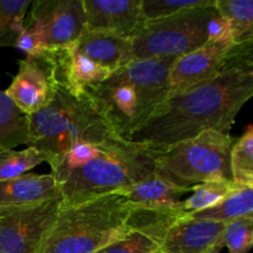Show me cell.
<instances>
[{"mask_svg": "<svg viewBox=\"0 0 253 253\" xmlns=\"http://www.w3.org/2000/svg\"><path fill=\"white\" fill-rule=\"evenodd\" d=\"M253 95V41L235 44L226 66L214 78L169 94L127 141L163 152L203 131L230 133Z\"/></svg>", "mask_w": 253, "mask_h": 253, "instance_id": "6da1fadb", "label": "cell"}, {"mask_svg": "<svg viewBox=\"0 0 253 253\" xmlns=\"http://www.w3.org/2000/svg\"><path fill=\"white\" fill-rule=\"evenodd\" d=\"M177 58L135 59L84 91L118 136L127 140L168 96V77Z\"/></svg>", "mask_w": 253, "mask_h": 253, "instance_id": "7a4b0ae2", "label": "cell"}, {"mask_svg": "<svg viewBox=\"0 0 253 253\" xmlns=\"http://www.w3.org/2000/svg\"><path fill=\"white\" fill-rule=\"evenodd\" d=\"M161 153L124 138L103 143L82 165L52 174L63 204H78L119 193L156 175Z\"/></svg>", "mask_w": 253, "mask_h": 253, "instance_id": "3957f363", "label": "cell"}, {"mask_svg": "<svg viewBox=\"0 0 253 253\" xmlns=\"http://www.w3.org/2000/svg\"><path fill=\"white\" fill-rule=\"evenodd\" d=\"M27 146L47 156L53 168L66 153L81 143L100 145L120 138L85 91L61 86L52 103L29 116Z\"/></svg>", "mask_w": 253, "mask_h": 253, "instance_id": "277c9868", "label": "cell"}, {"mask_svg": "<svg viewBox=\"0 0 253 253\" xmlns=\"http://www.w3.org/2000/svg\"><path fill=\"white\" fill-rule=\"evenodd\" d=\"M133 205L118 193L63 204L40 253H95L126 234Z\"/></svg>", "mask_w": 253, "mask_h": 253, "instance_id": "5b68a950", "label": "cell"}, {"mask_svg": "<svg viewBox=\"0 0 253 253\" xmlns=\"http://www.w3.org/2000/svg\"><path fill=\"white\" fill-rule=\"evenodd\" d=\"M225 35H231L229 24L214 5L147 21L131 39V46L135 59L180 57Z\"/></svg>", "mask_w": 253, "mask_h": 253, "instance_id": "8992f818", "label": "cell"}, {"mask_svg": "<svg viewBox=\"0 0 253 253\" xmlns=\"http://www.w3.org/2000/svg\"><path fill=\"white\" fill-rule=\"evenodd\" d=\"M230 133L203 131L161 153L156 175L180 188H192L210 180H232Z\"/></svg>", "mask_w": 253, "mask_h": 253, "instance_id": "52a82bcc", "label": "cell"}, {"mask_svg": "<svg viewBox=\"0 0 253 253\" xmlns=\"http://www.w3.org/2000/svg\"><path fill=\"white\" fill-rule=\"evenodd\" d=\"M61 86L69 89L68 46L44 47L26 54L5 93L30 116L48 106Z\"/></svg>", "mask_w": 253, "mask_h": 253, "instance_id": "ba28073f", "label": "cell"}, {"mask_svg": "<svg viewBox=\"0 0 253 253\" xmlns=\"http://www.w3.org/2000/svg\"><path fill=\"white\" fill-rule=\"evenodd\" d=\"M62 198L24 207L0 208V253H40Z\"/></svg>", "mask_w": 253, "mask_h": 253, "instance_id": "9c48e42d", "label": "cell"}, {"mask_svg": "<svg viewBox=\"0 0 253 253\" xmlns=\"http://www.w3.org/2000/svg\"><path fill=\"white\" fill-rule=\"evenodd\" d=\"M25 24L40 32L44 47L69 46L85 30L83 0L32 1Z\"/></svg>", "mask_w": 253, "mask_h": 253, "instance_id": "30bf717a", "label": "cell"}, {"mask_svg": "<svg viewBox=\"0 0 253 253\" xmlns=\"http://www.w3.org/2000/svg\"><path fill=\"white\" fill-rule=\"evenodd\" d=\"M183 217L185 214L179 209V204L170 209L133 205L126 234L95 253H158L168 229Z\"/></svg>", "mask_w": 253, "mask_h": 253, "instance_id": "8fae6325", "label": "cell"}, {"mask_svg": "<svg viewBox=\"0 0 253 253\" xmlns=\"http://www.w3.org/2000/svg\"><path fill=\"white\" fill-rule=\"evenodd\" d=\"M231 35L210 39L195 51L178 57L168 77V95L216 77L226 66L235 48Z\"/></svg>", "mask_w": 253, "mask_h": 253, "instance_id": "7c38bea8", "label": "cell"}, {"mask_svg": "<svg viewBox=\"0 0 253 253\" xmlns=\"http://www.w3.org/2000/svg\"><path fill=\"white\" fill-rule=\"evenodd\" d=\"M85 29L132 39L145 26L141 0H83Z\"/></svg>", "mask_w": 253, "mask_h": 253, "instance_id": "4fadbf2b", "label": "cell"}, {"mask_svg": "<svg viewBox=\"0 0 253 253\" xmlns=\"http://www.w3.org/2000/svg\"><path fill=\"white\" fill-rule=\"evenodd\" d=\"M225 222L180 219L168 229L162 253H219L224 247Z\"/></svg>", "mask_w": 253, "mask_h": 253, "instance_id": "5bb4252c", "label": "cell"}, {"mask_svg": "<svg viewBox=\"0 0 253 253\" xmlns=\"http://www.w3.org/2000/svg\"><path fill=\"white\" fill-rule=\"evenodd\" d=\"M72 44L79 53L110 72L135 61L131 40L111 32L85 29Z\"/></svg>", "mask_w": 253, "mask_h": 253, "instance_id": "9a60e30c", "label": "cell"}, {"mask_svg": "<svg viewBox=\"0 0 253 253\" xmlns=\"http://www.w3.org/2000/svg\"><path fill=\"white\" fill-rule=\"evenodd\" d=\"M61 198L53 175L24 174L0 180V208L24 207Z\"/></svg>", "mask_w": 253, "mask_h": 253, "instance_id": "2e32d148", "label": "cell"}, {"mask_svg": "<svg viewBox=\"0 0 253 253\" xmlns=\"http://www.w3.org/2000/svg\"><path fill=\"white\" fill-rule=\"evenodd\" d=\"M192 188H180L157 175L119 192L135 207L147 209H170L179 204L180 198Z\"/></svg>", "mask_w": 253, "mask_h": 253, "instance_id": "e0dca14e", "label": "cell"}, {"mask_svg": "<svg viewBox=\"0 0 253 253\" xmlns=\"http://www.w3.org/2000/svg\"><path fill=\"white\" fill-rule=\"evenodd\" d=\"M253 215V187L237 185L232 192L200 211L189 212L185 219L209 220V221L230 222L232 220Z\"/></svg>", "mask_w": 253, "mask_h": 253, "instance_id": "ac0fdd59", "label": "cell"}, {"mask_svg": "<svg viewBox=\"0 0 253 253\" xmlns=\"http://www.w3.org/2000/svg\"><path fill=\"white\" fill-rule=\"evenodd\" d=\"M29 115L0 89V155L29 142Z\"/></svg>", "mask_w": 253, "mask_h": 253, "instance_id": "d6986e66", "label": "cell"}, {"mask_svg": "<svg viewBox=\"0 0 253 253\" xmlns=\"http://www.w3.org/2000/svg\"><path fill=\"white\" fill-rule=\"evenodd\" d=\"M215 9L229 24L235 43L253 41V0H215Z\"/></svg>", "mask_w": 253, "mask_h": 253, "instance_id": "ffe728a7", "label": "cell"}, {"mask_svg": "<svg viewBox=\"0 0 253 253\" xmlns=\"http://www.w3.org/2000/svg\"><path fill=\"white\" fill-rule=\"evenodd\" d=\"M232 182L253 187V127L247 126L244 135L232 145L230 153Z\"/></svg>", "mask_w": 253, "mask_h": 253, "instance_id": "44dd1931", "label": "cell"}, {"mask_svg": "<svg viewBox=\"0 0 253 253\" xmlns=\"http://www.w3.org/2000/svg\"><path fill=\"white\" fill-rule=\"evenodd\" d=\"M31 0H0V47H15Z\"/></svg>", "mask_w": 253, "mask_h": 253, "instance_id": "7402d4cb", "label": "cell"}, {"mask_svg": "<svg viewBox=\"0 0 253 253\" xmlns=\"http://www.w3.org/2000/svg\"><path fill=\"white\" fill-rule=\"evenodd\" d=\"M237 185L239 184L232 180H210L200 183L193 187L192 197L179 203V209L185 215L207 209L232 192Z\"/></svg>", "mask_w": 253, "mask_h": 253, "instance_id": "603a6c76", "label": "cell"}, {"mask_svg": "<svg viewBox=\"0 0 253 253\" xmlns=\"http://www.w3.org/2000/svg\"><path fill=\"white\" fill-rule=\"evenodd\" d=\"M43 162H47V156L35 147L29 146L21 151H6L0 155V180L21 177Z\"/></svg>", "mask_w": 253, "mask_h": 253, "instance_id": "cb8c5ba5", "label": "cell"}, {"mask_svg": "<svg viewBox=\"0 0 253 253\" xmlns=\"http://www.w3.org/2000/svg\"><path fill=\"white\" fill-rule=\"evenodd\" d=\"M214 5L215 0H141V12L147 22L172 16L187 10Z\"/></svg>", "mask_w": 253, "mask_h": 253, "instance_id": "d4e9b609", "label": "cell"}, {"mask_svg": "<svg viewBox=\"0 0 253 253\" xmlns=\"http://www.w3.org/2000/svg\"><path fill=\"white\" fill-rule=\"evenodd\" d=\"M224 246L229 253H247L253 246V215L226 222Z\"/></svg>", "mask_w": 253, "mask_h": 253, "instance_id": "484cf974", "label": "cell"}, {"mask_svg": "<svg viewBox=\"0 0 253 253\" xmlns=\"http://www.w3.org/2000/svg\"><path fill=\"white\" fill-rule=\"evenodd\" d=\"M15 47L20 51L25 52L26 54H30L39 51V49L44 48V44L40 32L34 26L24 22V27H22L19 37H17Z\"/></svg>", "mask_w": 253, "mask_h": 253, "instance_id": "4316f807", "label": "cell"}, {"mask_svg": "<svg viewBox=\"0 0 253 253\" xmlns=\"http://www.w3.org/2000/svg\"><path fill=\"white\" fill-rule=\"evenodd\" d=\"M158 253H162V252H161V251H160V252H158Z\"/></svg>", "mask_w": 253, "mask_h": 253, "instance_id": "83f0119b", "label": "cell"}]
</instances>
